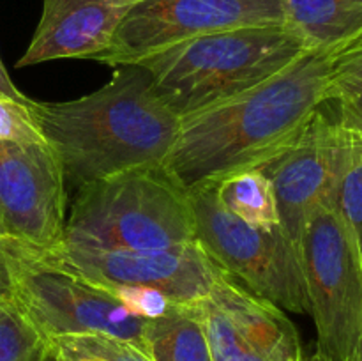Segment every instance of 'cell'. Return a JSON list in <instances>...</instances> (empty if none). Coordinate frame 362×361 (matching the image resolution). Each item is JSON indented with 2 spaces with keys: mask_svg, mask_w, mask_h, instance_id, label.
Returning <instances> with one entry per match:
<instances>
[{
  "mask_svg": "<svg viewBox=\"0 0 362 361\" xmlns=\"http://www.w3.org/2000/svg\"><path fill=\"white\" fill-rule=\"evenodd\" d=\"M334 59L308 52L258 87L182 119L166 170L189 191L260 168L329 101Z\"/></svg>",
  "mask_w": 362,
  "mask_h": 361,
  "instance_id": "obj_1",
  "label": "cell"
},
{
  "mask_svg": "<svg viewBox=\"0 0 362 361\" xmlns=\"http://www.w3.org/2000/svg\"><path fill=\"white\" fill-rule=\"evenodd\" d=\"M32 113L66 184L76 190L124 170L165 165L182 122L138 64L117 66L101 88L78 99L34 101Z\"/></svg>",
  "mask_w": 362,
  "mask_h": 361,
  "instance_id": "obj_2",
  "label": "cell"
},
{
  "mask_svg": "<svg viewBox=\"0 0 362 361\" xmlns=\"http://www.w3.org/2000/svg\"><path fill=\"white\" fill-rule=\"evenodd\" d=\"M311 52L283 25L200 35L136 62L180 119L212 108L271 80Z\"/></svg>",
  "mask_w": 362,
  "mask_h": 361,
  "instance_id": "obj_3",
  "label": "cell"
},
{
  "mask_svg": "<svg viewBox=\"0 0 362 361\" xmlns=\"http://www.w3.org/2000/svg\"><path fill=\"white\" fill-rule=\"evenodd\" d=\"M194 241L189 191L165 165L136 166L78 190L64 244L92 250L158 251Z\"/></svg>",
  "mask_w": 362,
  "mask_h": 361,
  "instance_id": "obj_4",
  "label": "cell"
},
{
  "mask_svg": "<svg viewBox=\"0 0 362 361\" xmlns=\"http://www.w3.org/2000/svg\"><path fill=\"white\" fill-rule=\"evenodd\" d=\"M2 243L13 268V297L49 340L103 335L144 349L147 319L119 294L9 237Z\"/></svg>",
  "mask_w": 362,
  "mask_h": 361,
  "instance_id": "obj_5",
  "label": "cell"
},
{
  "mask_svg": "<svg viewBox=\"0 0 362 361\" xmlns=\"http://www.w3.org/2000/svg\"><path fill=\"white\" fill-rule=\"evenodd\" d=\"M300 257L317 350L327 361H354L362 345V236L331 198L311 212Z\"/></svg>",
  "mask_w": 362,
  "mask_h": 361,
  "instance_id": "obj_6",
  "label": "cell"
},
{
  "mask_svg": "<svg viewBox=\"0 0 362 361\" xmlns=\"http://www.w3.org/2000/svg\"><path fill=\"white\" fill-rule=\"evenodd\" d=\"M194 239L232 278L283 311L310 315L303 257L283 227L258 229L230 214L212 184L189 190Z\"/></svg>",
  "mask_w": 362,
  "mask_h": 361,
  "instance_id": "obj_7",
  "label": "cell"
},
{
  "mask_svg": "<svg viewBox=\"0 0 362 361\" xmlns=\"http://www.w3.org/2000/svg\"><path fill=\"white\" fill-rule=\"evenodd\" d=\"M41 253L120 297L147 292L177 304L204 301L225 273L197 239L158 251L92 250L60 243Z\"/></svg>",
  "mask_w": 362,
  "mask_h": 361,
  "instance_id": "obj_8",
  "label": "cell"
},
{
  "mask_svg": "<svg viewBox=\"0 0 362 361\" xmlns=\"http://www.w3.org/2000/svg\"><path fill=\"white\" fill-rule=\"evenodd\" d=\"M283 23L285 0H141L95 60L126 66L200 35Z\"/></svg>",
  "mask_w": 362,
  "mask_h": 361,
  "instance_id": "obj_9",
  "label": "cell"
},
{
  "mask_svg": "<svg viewBox=\"0 0 362 361\" xmlns=\"http://www.w3.org/2000/svg\"><path fill=\"white\" fill-rule=\"evenodd\" d=\"M66 202L62 165L48 142L0 140V222L9 239L37 251L59 246Z\"/></svg>",
  "mask_w": 362,
  "mask_h": 361,
  "instance_id": "obj_10",
  "label": "cell"
},
{
  "mask_svg": "<svg viewBox=\"0 0 362 361\" xmlns=\"http://www.w3.org/2000/svg\"><path fill=\"white\" fill-rule=\"evenodd\" d=\"M214 361H303L285 311L223 273L202 301Z\"/></svg>",
  "mask_w": 362,
  "mask_h": 361,
  "instance_id": "obj_11",
  "label": "cell"
},
{
  "mask_svg": "<svg viewBox=\"0 0 362 361\" xmlns=\"http://www.w3.org/2000/svg\"><path fill=\"white\" fill-rule=\"evenodd\" d=\"M339 138L338 120L320 108L285 151L260 166L274 190L283 230L299 251L311 212L331 198Z\"/></svg>",
  "mask_w": 362,
  "mask_h": 361,
  "instance_id": "obj_12",
  "label": "cell"
},
{
  "mask_svg": "<svg viewBox=\"0 0 362 361\" xmlns=\"http://www.w3.org/2000/svg\"><path fill=\"white\" fill-rule=\"evenodd\" d=\"M141 0H42V14L16 67L59 59H92L106 52Z\"/></svg>",
  "mask_w": 362,
  "mask_h": 361,
  "instance_id": "obj_13",
  "label": "cell"
},
{
  "mask_svg": "<svg viewBox=\"0 0 362 361\" xmlns=\"http://www.w3.org/2000/svg\"><path fill=\"white\" fill-rule=\"evenodd\" d=\"M285 25L311 52L338 55L362 38V0H285Z\"/></svg>",
  "mask_w": 362,
  "mask_h": 361,
  "instance_id": "obj_14",
  "label": "cell"
},
{
  "mask_svg": "<svg viewBox=\"0 0 362 361\" xmlns=\"http://www.w3.org/2000/svg\"><path fill=\"white\" fill-rule=\"evenodd\" d=\"M144 349L152 361H214L200 303H170L147 319Z\"/></svg>",
  "mask_w": 362,
  "mask_h": 361,
  "instance_id": "obj_15",
  "label": "cell"
},
{
  "mask_svg": "<svg viewBox=\"0 0 362 361\" xmlns=\"http://www.w3.org/2000/svg\"><path fill=\"white\" fill-rule=\"evenodd\" d=\"M212 186L223 207L240 222L258 229H276L281 225L274 190L260 168L232 173Z\"/></svg>",
  "mask_w": 362,
  "mask_h": 361,
  "instance_id": "obj_16",
  "label": "cell"
},
{
  "mask_svg": "<svg viewBox=\"0 0 362 361\" xmlns=\"http://www.w3.org/2000/svg\"><path fill=\"white\" fill-rule=\"evenodd\" d=\"M0 361H53L52 342L13 294L0 297Z\"/></svg>",
  "mask_w": 362,
  "mask_h": 361,
  "instance_id": "obj_17",
  "label": "cell"
},
{
  "mask_svg": "<svg viewBox=\"0 0 362 361\" xmlns=\"http://www.w3.org/2000/svg\"><path fill=\"white\" fill-rule=\"evenodd\" d=\"M339 130L341 138L331 200L362 236V142L341 124Z\"/></svg>",
  "mask_w": 362,
  "mask_h": 361,
  "instance_id": "obj_18",
  "label": "cell"
},
{
  "mask_svg": "<svg viewBox=\"0 0 362 361\" xmlns=\"http://www.w3.org/2000/svg\"><path fill=\"white\" fill-rule=\"evenodd\" d=\"M49 342L53 361H152L138 345L112 336H59Z\"/></svg>",
  "mask_w": 362,
  "mask_h": 361,
  "instance_id": "obj_19",
  "label": "cell"
},
{
  "mask_svg": "<svg viewBox=\"0 0 362 361\" xmlns=\"http://www.w3.org/2000/svg\"><path fill=\"white\" fill-rule=\"evenodd\" d=\"M32 103L0 96V140L14 144L46 142L32 113Z\"/></svg>",
  "mask_w": 362,
  "mask_h": 361,
  "instance_id": "obj_20",
  "label": "cell"
},
{
  "mask_svg": "<svg viewBox=\"0 0 362 361\" xmlns=\"http://www.w3.org/2000/svg\"><path fill=\"white\" fill-rule=\"evenodd\" d=\"M362 88V42L338 53L334 59L329 101Z\"/></svg>",
  "mask_w": 362,
  "mask_h": 361,
  "instance_id": "obj_21",
  "label": "cell"
},
{
  "mask_svg": "<svg viewBox=\"0 0 362 361\" xmlns=\"http://www.w3.org/2000/svg\"><path fill=\"white\" fill-rule=\"evenodd\" d=\"M334 101L338 103V119L336 120L362 142V88L339 96Z\"/></svg>",
  "mask_w": 362,
  "mask_h": 361,
  "instance_id": "obj_22",
  "label": "cell"
},
{
  "mask_svg": "<svg viewBox=\"0 0 362 361\" xmlns=\"http://www.w3.org/2000/svg\"><path fill=\"white\" fill-rule=\"evenodd\" d=\"M13 294V268L6 246L0 241V297Z\"/></svg>",
  "mask_w": 362,
  "mask_h": 361,
  "instance_id": "obj_23",
  "label": "cell"
},
{
  "mask_svg": "<svg viewBox=\"0 0 362 361\" xmlns=\"http://www.w3.org/2000/svg\"><path fill=\"white\" fill-rule=\"evenodd\" d=\"M0 96H6V98L16 99V101H23V103L32 101L28 96H25L23 92H21L20 88H18L16 85L13 84L11 76L7 74L6 66H4L2 59H0Z\"/></svg>",
  "mask_w": 362,
  "mask_h": 361,
  "instance_id": "obj_24",
  "label": "cell"
},
{
  "mask_svg": "<svg viewBox=\"0 0 362 361\" xmlns=\"http://www.w3.org/2000/svg\"><path fill=\"white\" fill-rule=\"evenodd\" d=\"M303 361H327V360H325L318 350H315V353H311L310 356H303Z\"/></svg>",
  "mask_w": 362,
  "mask_h": 361,
  "instance_id": "obj_25",
  "label": "cell"
},
{
  "mask_svg": "<svg viewBox=\"0 0 362 361\" xmlns=\"http://www.w3.org/2000/svg\"><path fill=\"white\" fill-rule=\"evenodd\" d=\"M6 230H4V225H2V222H0V241L2 239H6Z\"/></svg>",
  "mask_w": 362,
  "mask_h": 361,
  "instance_id": "obj_26",
  "label": "cell"
},
{
  "mask_svg": "<svg viewBox=\"0 0 362 361\" xmlns=\"http://www.w3.org/2000/svg\"><path fill=\"white\" fill-rule=\"evenodd\" d=\"M354 361H362V345H361L359 353H357V356H356V357H354Z\"/></svg>",
  "mask_w": 362,
  "mask_h": 361,
  "instance_id": "obj_27",
  "label": "cell"
},
{
  "mask_svg": "<svg viewBox=\"0 0 362 361\" xmlns=\"http://www.w3.org/2000/svg\"><path fill=\"white\" fill-rule=\"evenodd\" d=\"M361 42H362V38H361L359 41H357V42H354V45H361ZM354 45H352V46H354Z\"/></svg>",
  "mask_w": 362,
  "mask_h": 361,
  "instance_id": "obj_28",
  "label": "cell"
}]
</instances>
